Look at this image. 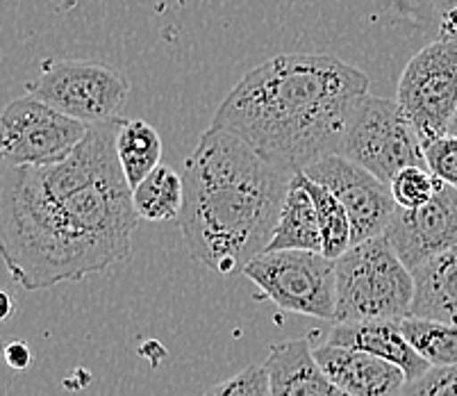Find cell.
<instances>
[{
	"label": "cell",
	"mask_w": 457,
	"mask_h": 396,
	"mask_svg": "<svg viewBox=\"0 0 457 396\" xmlns=\"http://www.w3.org/2000/svg\"><path fill=\"white\" fill-rule=\"evenodd\" d=\"M326 344L355 349V351L380 358V360L398 367L407 376V383L417 381L426 371L432 369L403 335L398 321L373 319L355 321V324H335V328L328 333Z\"/></svg>",
	"instance_id": "4fadbf2b"
},
{
	"label": "cell",
	"mask_w": 457,
	"mask_h": 396,
	"mask_svg": "<svg viewBox=\"0 0 457 396\" xmlns=\"http://www.w3.org/2000/svg\"><path fill=\"white\" fill-rule=\"evenodd\" d=\"M185 185L182 176L173 166L160 164L151 176L132 190V203L139 219L151 223L180 219Z\"/></svg>",
	"instance_id": "ac0fdd59"
},
{
	"label": "cell",
	"mask_w": 457,
	"mask_h": 396,
	"mask_svg": "<svg viewBox=\"0 0 457 396\" xmlns=\"http://www.w3.org/2000/svg\"><path fill=\"white\" fill-rule=\"evenodd\" d=\"M423 153H426V164L432 176L457 190V135L428 141L423 144Z\"/></svg>",
	"instance_id": "603a6c76"
},
{
	"label": "cell",
	"mask_w": 457,
	"mask_h": 396,
	"mask_svg": "<svg viewBox=\"0 0 457 396\" xmlns=\"http://www.w3.org/2000/svg\"><path fill=\"white\" fill-rule=\"evenodd\" d=\"M269 251H312L323 253L321 228L310 191L303 187L301 176H294L282 203L280 221Z\"/></svg>",
	"instance_id": "2e32d148"
},
{
	"label": "cell",
	"mask_w": 457,
	"mask_h": 396,
	"mask_svg": "<svg viewBox=\"0 0 457 396\" xmlns=\"http://www.w3.org/2000/svg\"><path fill=\"white\" fill-rule=\"evenodd\" d=\"M439 182L442 181H437L428 169L410 166V169H403L389 182V190H392L394 201H396L398 207H403V210H417V207L428 206L435 198Z\"/></svg>",
	"instance_id": "44dd1931"
},
{
	"label": "cell",
	"mask_w": 457,
	"mask_h": 396,
	"mask_svg": "<svg viewBox=\"0 0 457 396\" xmlns=\"http://www.w3.org/2000/svg\"><path fill=\"white\" fill-rule=\"evenodd\" d=\"M292 178L232 132L207 128L182 169L189 256L223 276L244 274L269 251Z\"/></svg>",
	"instance_id": "3957f363"
},
{
	"label": "cell",
	"mask_w": 457,
	"mask_h": 396,
	"mask_svg": "<svg viewBox=\"0 0 457 396\" xmlns=\"http://www.w3.org/2000/svg\"><path fill=\"white\" fill-rule=\"evenodd\" d=\"M382 237L392 244L396 256L412 274L435 257L455 251L457 190L439 182L437 194L428 206L417 210L398 207Z\"/></svg>",
	"instance_id": "8fae6325"
},
{
	"label": "cell",
	"mask_w": 457,
	"mask_h": 396,
	"mask_svg": "<svg viewBox=\"0 0 457 396\" xmlns=\"http://www.w3.org/2000/svg\"><path fill=\"white\" fill-rule=\"evenodd\" d=\"M264 365L271 376V396H351L323 374L307 337L273 344Z\"/></svg>",
	"instance_id": "5bb4252c"
},
{
	"label": "cell",
	"mask_w": 457,
	"mask_h": 396,
	"mask_svg": "<svg viewBox=\"0 0 457 396\" xmlns=\"http://www.w3.org/2000/svg\"><path fill=\"white\" fill-rule=\"evenodd\" d=\"M396 103L423 144L448 135L457 114V35L439 37L407 62Z\"/></svg>",
	"instance_id": "52a82bcc"
},
{
	"label": "cell",
	"mask_w": 457,
	"mask_h": 396,
	"mask_svg": "<svg viewBox=\"0 0 457 396\" xmlns=\"http://www.w3.org/2000/svg\"><path fill=\"white\" fill-rule=\"evenodd\" d=\"M314 360L339 390L351 396H401L407 376L398 367L355 349L321 344L314 349Z\"/></svg>",
	"instance_id": "7c38bea8"
},
{
	"label": "cell",
	"mask_w": 457,
	"mask_h": 396,
	"mask_svg": "<svg viewBox=\"0 0 457 396\" xmlns=\"http://www.w3.org/2000/svg\"><path fill=\"white\" fill-rule=\"evenodd\" d=\"M337 156L355 162L385 185L403 169H428L423 141L396 101L362 96L348 116Z\"/></svg>",
	"instance_id": "5b68a950"
},
{
	"label": "cell",
	"mask_w": 457,
	"mask_h": 396,
	"mask_svg": "<svg viewBox=\"0 0 457 396\" xmlns=\"http://www.w3.org/2000/svg\"><path fill=\"white\" fill-rule=\"evenodd\" d=\"M403 335L430 367L457 365V328L442 321L407 316L398 321Z\"/></svg>",
	"instance_id": "ffe728a7"
},
{
	"label": "cell",
	"mask_w": 457,
	"mask_h": 396,
	"mask_svg": "<svg viewBox=\"0 0 457 396\" xmlns=\"http://www.w3.org/2000/svg\"><path fill=\"white\" fill-rule=\"evenodd\" d=\"M203 396H271V376L267 365L253 362L228 381L212 385Z\"/></svg>",
	"instance_id": "7402d4cb"
},
{
	"label": "cell",
	"mask_w": 457,
	"mask_h": 396,
	"mask_svg": "<svg viewBox=\"0 0 457 396\" xmlns=\"http://www.w3.org/2000/svg\"><path fill=\"white\" fill-rule=\"evenodd\" d=\"M301 176L303 187L310 191L314 207H317L319 228H321V241H323V256L328 260H339L344 253L353 246V226L348 219V212L342 203L337 201V196L321 187L319 182L310 181L305 173Z\"/></svg>",
	"instance_id": "d6986e66"
},
{
	"label": "cell",
	"mask_w": 457,
	"mask_h": 396,
	"mask_svg": "<svg viewBox=\"0 0 457 396\" xmlns=\"http://www.w3.org/2000/svg\"><path fill=\"white\" fill-rule=\"evenodd\" d=\"M401 396H457V365L432 367L421 378L407 383Z\"/></svg>",
	"instance_id": "cb8c5ba5"
},
{
	"label": "cell",
	"mask_w": 457,
	"mask_h": 396,
	"mask_svg": "<svg viewBox=\"0 0 457 396\" xmlns=\"http://www.w3.org/2000/svg\"><path fill=\"white\" fill-rule=\"evenodd\" d=\"M119 126H91L60 164L3 166L0 253L21 287L82 281L132 256L139 215L116 153Z\"/></svg>",
	"instance_id": "6da1fadb"
},
{
	"label": "cell",
	"mask_w": 457,
	"mask_h": 396,
	"mask_svg": "<svg viewBox=\"0 0 457 396\" xmlns=\"http://www.w3.org/2000/svg\"><path fill=\"white\" fill-rule=\"evenodd\" d=\"M28 91L71 119L98 126L116 119L130 96V82L96 62L48 60Z\"/></svg>",
	"instance_id": "ba28073f"
},
{
	"label": "cell",
	"mask_w": 457,
	"mask_h": 396,
	"mask_svg": "<svg viewBox=\"0 0 457 396\" xmlns=\"http://www.w3.org/2000/svg\"><path fill=\"white\" fill-rule=\"evenodd\" d=\"M301 173L332 191L337 201L346 207L353 226V246L385 235L398 210L389 185L342 156L323 157Z\"/></svg>",
	"instance_id": "30bf717a"
},
{
	"label": "cell",
	"mask_w": 457,
	"mask_h": 396,
	"mask_svg": "<svg viewBox=\"0 0 457 396\" xmlns=\"http://www.w3.org/2000/svg\"><path fill=\"white\" fill-rule=\"evenodd\" d=\"M162 151H164L162 137L151 123L144 119H121V126L116 132V153L132 190L160 166Z\"/></svg>",
	"instance_id": "e0dca14e"
},
{
	"label": "cell",
	"mask_w": 457,
	"mask_h": 396,
	"mask_svg": "<svg viewBox=\"0 0 457 396\" xmlns=\"http://www.w3.org/2000/svg\"><path fill=\"white\" fill-rule=\"evenodd\" d=\"M412 316L457 328V249L414 271Z\"/></svg>",
	"instance_id": "9a60e30c"
},
{
	"label": "cell",
	"mask_w": 457,
	"mask_h": 396,
	"mask_svg": "<svg viewBox=\"0 0 457 396\" xmlns=\"http://www.w3.org/2000/svg\"><path fill=\"white\" fill-rule=\"evenodd\" d=\"M5 360L12 369L23 371L30 367L32 353L30 349H28V344H23V341H12V344L5 349Z\"/></svg>",
	"instance_id": "484cf974"
},
{
	"label": "cell",
	"mask_w": 457,
	"mask_h": 396,
	"mask_svg": "<svg viewBox=\"0 0 457 396\" xmlns=\"http://www.w3.org/2000/svg\"><path fill=\"white\" fill-rule=\"evenodd\" d=\"M432 10L439 21V37L457 35V0H432Z\"/></svg>",
	"instance_id": "d4e9b609"
},
{
	"label": "cell",
	"mask_w": 457,
	"mask_h": 396,
	"mask_svg": "<svg viewBox=\"0 0 457 396\" xmlns=\"http://www.w3.org/2000/svg\"><path fill=\"white\" fill-rule=\"evenodd\" d=\"M91 126L53 110L35 96L16 98L3 112V166H51L64 162L85 141Z\"/></svg>",
	"instance_id": "9c48e42d"
},
{
	"label": "cell",
	"mask_w": 457,
	"mask_h": 396,
	"mask_svg": "<svg viewBox=\"0 0 457 396\" xmlns=\"http://www.w3.org/2000/svg\"><path fill=\"white\" fill-rule=\"evenodd\" d=\"M262 296L294 315L335 319L337 265L323 253L267 251L244 269Z\"/></svg>",
	"instance_id": "8992f818"
},
{
	"label": "cell",
	"mask_w": 457,
	"mask_h": 396,
	"mask_svg": "<svg viewBox=\"0 0 457 396\" xmlns=\"http://www.w3.org/2000/svg\"><path fill=\"white\" fill-rule=\"evenodd\" d=\"M337 265L335 324L412 316L414 274L385 237L351 246Z\"/></svg>",
	"instance_id": "277c9868"
},
{
	"label": "cell",
	"mask_w": 457,
	"mask_h": 396,
	"mask_svg": "<svg viewBox=\"0 0 457 396\" xmlns=\"http://www.w3.org/2000/svg\"><path fill=\"white\" fill-rule=\"evenodd\" d=\"M369 94L367 73L330 53H289L248 71L212 128L228 131L287 173L339 153L348 116Z\"/></svg>",
	"instance_id": "7a4b0ae2"
},
{
	"label": "cell",
	"mask_w": 457,
	"mask_h": 396,
	"mask_svg": "<svg viewBox=\"0 0 457 396\" xmlns=\"http://www.w3.org/2000/svg\"><path fill=\"white\" fill-rule=\"evenodd\" d=\"M0 299H3V306H5V310H3V319H10V315H12V301H10V296L3 294V296H0Z\"/></svg>",
	"instance_id": "4316f807"
}]
</instances>
